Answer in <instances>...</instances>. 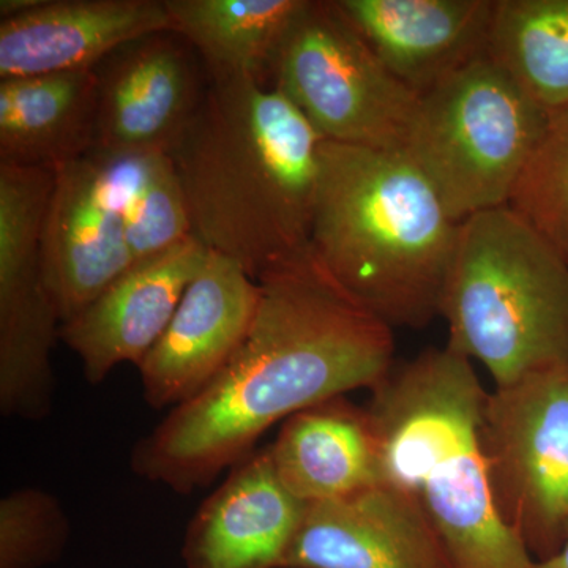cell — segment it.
Listing matches in <instances>:
<instances>
[{
  "instance_id": "cell-1",
  "label": "cell",
  "mask_w": 568,
  "mask_h": 568,
  "mask_svg": "<svg viewBox=\"0 0 568 568\" xmlns=\"http://www.w3.org/2000/svg\"><path fill=\"white\" fill-rule=\"evenodd\" d=\"M256 282L261 301L244 343L200 395L134 444L138 477L192 495L252 455L272 426L357 388L373 390L395 368L394 328L312 246Z\"/></svg>"
},
{
  "instance_id": "cell-2",
  "label": "cell",
  "mask_w": 568,
  "mask_h": 568,
  "mask_svg": "<svg viewBox=\"0 0 568 568\" xmlns=\"http://www.w3.org/2000/svg\"><path fill=\"white\" fill-rule=\"evenodd\" d=\"M323 142L274 84L209 80L170 152L194 237L254 280L308 250Z\"/></svg>"
},
{
  "instance_id": "cell-3",
  "label": "cell",
  "mask_w": 568,
  "mask_h": 568,
  "mask_svg": "<svg viewBox=\"0 0 568 568\" xmlns=\"http://www.w3.org/2000/svg\"><path fill=\"white\" fill-rule=\"evenodd\" d=\"M372 392L381 481L422 508L455 568H534L497 511L481 443L488 392L473 361L450 346L425 351Z\"/></svg>"
},
{
  "instance_id": "cell-4",
  "label": "cell",
  "mask_w": 568,
  "mask_h": 568,
  "mask_svg": "<svg viewBox=\"0 0 568 568\" xmlns=\"http://www.w3.org/2000/svg\"><path fill=\"white\" fill-rule=\"evenodd\" d=\"M312 248L392 328L439 315L459 226L399 151L324 140Z\"/></svg>"
},
{
  "instance_id": "cell-5",
  "label": "cell",
  "mask_w": 568,
  "mask_h": 568,
  "mask_svg": "<svg viewBox=\"0 0 568 568\" xmlns=\"http://www.w3.org/2000/svg\"><path fill=\"white\" fill-rule=\"evenodd\" d=\"M439 316L447 346L495 386L568 365V264L507 205L476 213L459 226Z\"/></svg>"
},
{
  "instance_id": "cell-6",
  "label": "cell",
  "mask_w": 568,
  "mask_h": 568,
  "mask_svg": "<svg viewBox=\"0 0 568 568\" xmlns=\"http://www.w3.org/2000/svg\"><path fill=\"white\" fill-rule=\"evenodd\" d=\"M548 115L485 51L418 95L399 152L462 223L507 205Z\"/></svg>"
},
{
  "instance_id": "cell-7",
  "label": "cell",
  "mask_w": 568,
  "mask_h": 568,
  "mask_svg": "<svg viewBox=\"0 0 568 568\" xmlns=\"http://www.w3.org/2000/svg\"><path fill=\"white\" fill-rule=\"evenodd\" d=\"M272 84L324 140L386 151H402L418 102L335 0H306L276 54Z\"/></svg>"
},
{
  "instance_id": "cell-8",
  "label": "cell",
  "mask_w": 568,
  "mask_h": 568,
  "mask_svg": "<svg viewBox=\"0 0 568 568\" xmlns=\"http://www.w3.org/2000/svg\"><path fill=\"white\" fill-rule=\"evenodd\" d=\"M481 443L497 511L536 560L568 537V365L488 392Z\"/></svg>"
},
{
  "instance_id": "cell-9",
  "label": "cell",
  "mask_w": 568,
  "mask_h": 568,
  "mask_svg": "<svg viewBox=\"0 0 568 568\" xmlns=\"http://www.w3.org/2000/svg\"><path fill=\"white\" fill-rule=\"evenodd\" d=\"M55 170L0 164V410L40 422L52 413L51 353L61 331L41 272V233Z\"/></svg>"
},
{
  "instance_id": "cell-10",
  "label": "cell",
  "mask_w": 568,
  "mask_h": 568,
  "mask_svg": "<svg viewBox=\"0 0 568 568\" xmlns=\"http://www.w3.org/2000/svg\"><path fill=\"white\" fill-rule=\"evenodd\" d=\"M260 301L256 280L211 250L166 331L138 365L144 402L171 410L200 395L244 343Z\"/></svg>"
},
{
  "instance_id": "cell-11",
  "label": "cell",
  "mask_w": 568,
  "mask_h": 568,
  "mask_svg": "<svg viewBox=\"0 0 568 568\" xmlns=\"http://www.w3.org/2000/svg\"><path fill=\"white\" fill-rule=\"evenodd\" d=\"M196 52L178 33L133 41L99 67V110L91 152H171L207 88Z\"/></svg>"
},
{
  "instance_id": "cell-12",
  "label": "cell",
  "mask_w": 568,
  "mask_h": 568,
  "mask_svg": "<svg viewBox=\"0 0 568 568\" xmlns=\"http://www.w3.org/2000/svg\"><path fill=\"white\" fill-rule=\"evenodd\" d=\"M125 224L91 153L55 168L41 233V272L61 325L133 265Z\"/></svg>"
},
{
  "instance_id": "cell-13",
  "label": "cell",
  "mask_w": 568,
  "mask_h": 568,
  "mask_svg": "<svg viewBox=\"0 0 568 568\" xmlns=\"http://www.w3.org/2000/svg\"><path fill=\"white\" fill-rule=\"evenodd\" d=\"M209 252L190 235L166 252L138 261L84 312L61 325L59 338L80 358L89 384L99 386L115 366L141 364L166 331Z\"/></svg>"
},
{
  "instance_id": "cell-14",
  "label": "cell",
  "mask_w": 568,
  "mask_h": 568,
  "mask_svg": "<svg viewBox=\"0 0 568 568\" xmlns=\"http://www.w3.org/2000/svg\"><path fill=\"white\" fill-rule=\"evenodd\" d=\"M283 568H455L422 508L390 485L306 506Z\"/></svg>"
},
{
  "instance_id": "cell-15",
  "label": "cell",
  "mask_w": 568,
  "mask_h": 568,
  "mask_svg": "<svg viewBox=\"0 0 568 568\" xmlns=\"http://www.w3.org/2000/svg\"><path fill=\"white\" fill-rule=\"evenodd\" d=\"M173 32L164 0H43L0 20V80L95 70L115 51Z\"/></svg>"
},
{
  "instance_id": "cell-16",
  "label": "cell",
  "mask_w": 568,
  "mask_h": 568,
  "mask_svg": "<svg viewBox=\"0 0 568 568\" xmlns=\"http://www.w3.org/2000/svg\"><path fill=\"white\" fill-rule=\"evenodd\" d=\"M305 504L276 477L268 446L231 467L194 511L183 537L186 568H283Z\"/></svg>"
},
{
  "instance_id": "cell-17",
  "label": "cell",
  "mask_w": 568,
  "mask_h": 568,
  "mask_svg": "<svg viewBox=\"0 0 568 568\" xmlns=\"http://www.w3.org/2000/svg\"><path fill=\"white\" fill-rule=\"evenodd\" d=\"M373 54L422 95L487 51L496 0H335Z\"/></svg>"
},
{
  "instance_id": "cell-18",
  "label": "cell",
  "mask_w": 568,
  "mask_h": 568,
  "mask_svg": "<svg viewBox=\"0 0 568 568\" xmlns=\"http://www.w3.org/2000/svg\"><path fill=\"white\" fill-rule=\"evenodd\" d=\"M276 477L304 503H328L381 484L368 409L336 396L284 420L268 446Z\"/></svg>"
},
{
  "instance_id": "cell-19",
  "label": "cell",
  "mask_w": 568,
  "mask_h": 568,
  "mask_svg": "<svg viewBox=\"0 0 568 568\" xmlns=\"http://www.w3.org/2000/svg\"><path fill=\"white\" fill-rule=\"evenodd\" d=\"M97 70L0 80V164L55 168L92 151Z\"/></svg>"
},
{
  "instance_id": "cell-20",
  "label": "cell",
  "mask_w": 568,
  "mask_h": 568,
  "mask_svg": "<svg viewBox=\"0 0 568 568\" xmlns=\"http://www.w3.org/2000/svg\"><path fill=\"white\" fill-rule=\"evenodd\" d=\"M306 0H164L171 28L196 52L207 80L272 84L284 37Z\"/></svg>"
},
{
  "instance_id": "cell-21",
  "label": "cell",
  "mask_w": 568,
  "mask_h": 568,
  "mask_svg": "<svg viewBox=\"0 0 568 568\" xmlns=\"http://www.w3.org/2000/svg\"><path fill=\"white\" fill-rule=\"evenodd\" d=\"M487 51L538 106H567L568 0H496Z\"/></svg>"
},
{
  "instance_id": "cell-22",
  "label": "cell",
  "mask_w": 568,
  "mask_h": 568,
  "mask_svg": "<svg viewBox=\"0 0 568 568\" xmlns=\"http://www.w3.org/2000/svg\"><path fill=\"white\" fill-rule=\"evenodd\" d=\"M89 153L122 213L133 263L166 252L193 235L185 193L170 153Z\"/></svg>"
},
{
  "instance_id": "cell-23",
  "label": "cell",
  "mask_w": 568,
  "mask_h": 568,
  "mask_svg": "<svg viewBox=\"0 0 568 568\" xmlns=\"http://www.w3.org/2000/svg\"><path fill=\"white\" fill-rule=\"evenodd\" d=\"M507 207L568 264V104L549 112Z\"/></svg>"
},
{
  "instance_id": "cell-24",
  "label": "cell",
  "mask_w": 568,
  "mask_h": 568,
  "mask_svg": "<svg viewBox=\"0 0 568 568\" xmlns=\"http://www.w3.org/2000/svg\"><path fill=\"white\" fill-rule=\"evenodd\" d=\"M70 521L44 489H14L0 500V568H43L61 558Z\"/></svg>"
},
{
  "instance_id": "cell-25",
  "label": "cell",
  "mask_w": 568,
  "mask_h": 568,
  "mask_svg": "<svg viewBox=\"0 0 568 568\" xmlns=\"http://www.w3.org/2000/svg\"><path fill=\"white\" fill-rule=\"evenodd\" d=\"M534 568H568V537L566 544L551 558L536 560Z\"/></svg>"
}]
</instances>
